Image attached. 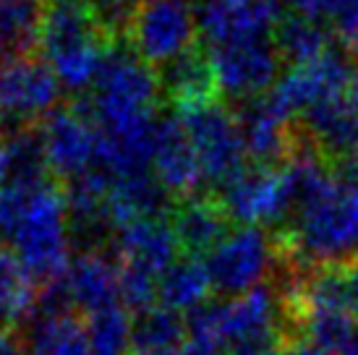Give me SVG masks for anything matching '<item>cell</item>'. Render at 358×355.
Returning a JSON list of instances; mask_svg holds the SVG:
<instances>
[{"mask_svg": "<svg viewBox=\"0 0 358 355\" xmlns=\"http://www.w3.org/2000/svg\"><path fill=\"white\" fill-rule=\"evenodd\" d=\"M0 326H3V324H0Z\"/></svg>", "mask_w": 358, "mask_h": 355, "instance_id": "36", "label": "cell"}, {"mask_svg": "<svg viewBox=\"0 0 358 355\" xmlns=\"http://www.w3.org/2000/svg\"><path fill=\"white\" fill-rule=\"evenodd\" d=\"M42 0H0V58L40 52Z\"/></svg>", "mask_w": 358, "mask_h": 355, "instance_id": "24", "label": "cell"}, {"mask_svg": "<svg viewBox=\"0 0 358 355\" xmlns=\"http://www.w3.org/2000/svg\"><path fill=\"white\" fill-rule=\"evenodd\" d=\"M282 355H335V353H329V350L314 345V342L299 340V342H290V345L285 347V353H282Z\"/></svg>", "mask_w": 358, "mask_h": 355, "instance_id": "33", "label": "cell"}, {"mask_svg": "<svg viewBox=\"0 0 358 355\" xmlns=\"http://www.w3.org/2000/svg\"><path fill=\"white\" fill-rule=\"evenodd\" d=\"M353 68L343 50H329L319 60L299 66L282 73V79L269 89L264 99L278 115L285 120L303 115L308 108H314L324 99L343 97V92L350 87Z\"/></svg>", "mask_w": 358, "mask_h": 355, "instance_id": "9", "label": "cell"}, {"mask_svg": "<svg viewBox=\"0 0 358 355\" xmlns=\"http://www.w3.org/2000/svg\"><path fill=\"white\" fill-rule=\"evenodd\" d=\"M199 34L209 48L267 40L282 21L280 0H201Z\"/></svg>", "mask_w": 358, "mask_h": 355, "instance_id": "11", "label": "cell"}, {"mask_svg": "<svg viewBox=\"0 0 358 355\" xmlns=\"http://www.w3.org/2000/svg\"><path fill=\"white\" fill-rule=\"evenodd\" d=\"M73 311L87 316L120 303V266L105 251L79 254L63 275Z\"/></svg>", "mask_w": 358, "mask_h": 355, "instance_id": "17", "label": "cell"}, {"mask_svg": "<svg viewBox=\"0 0 358 355\" xmlns=\"http://www.w3.org/2000/svg\"><path fill=\"white\" fill-rule=\"evenodd\" d=\"M327 19L332 21L340 42L350 52H358V0H332Z\"/></svg>", "mask_w": 358, "mask_h": 355, "instance_id": "29", "label": "cell"}, {"mask_svg": "<svg viewBox=\"0 0 358 355\" xmlns=\"http://www.w3.org/2000/svg\"><path fill=\"white\" fill-rule=\"evenodd\" d=\"M275 50L280 60L299 68V66H308L322 55H327L332 45H329V34L322 27V21H311L296 13V16H282V21L278 24Z\"/></svg>", "mask_w": 358, "mask_h": 355, "instance_id": "25", "label": "cell"}, {"mask_svg": "<svg viewBox=\"0 0 358 355\" xmlns=\"http://www.w3.org/2000/svg\"><path fill=\"white\" fill-rule=\"evenodd\" d=\"M230 217L215 196H191L178 201L170 212V227L178 248L189 259L209 256L228 238Z\"/></svg>", "mask_w": 358, "mask_h": 355, "instance_id": "18", "label": "cell"}, {"mask_svg": "<svg viewBox=\"0 0 358 355\" xmlns=\"http://www.w3.org/2000/svg\"><path fill=\"white\" fill-rule=\"evenodd\" d=\"M285 337L282 335H269V337H259V340H251V342H241V345H233L230 353L225 355H282L285 353Z\"/></svg>", "mask_w": 358, "mask_h": 355, "instance_id": "30", "label": "cell"}, {"mask_svg": "<svg viewBox=\"0 0 358 355\" xmlns=\"http://www.w3.org/2000/svg\"><path fill=\"white\" fill-rule=\"evenodd\" d=\"M296 129L329 165L358 159V110L348 99H324L308 108Z\"/></svg>", "mask_w": 358, "mask_h": 355, "instance_id": "14", "label": "cell"}, {"mask_svg": "<svg viewBox=\"0 0 358 355\" xmlns=\"http://www.w3.org/2000/svg\"><path fill=\"white\" fill-rule=\"evenodd\" d=\"M40 133L50 175L58 183H66L71 178L94 168L100 131L84 99L58 105L40 123Z\"/></svg>", "mask_w": 358, "mask_h": 355, "instance_id": "8", "label": "cell"}, {"mask_svg": "<svg viewBox=\"0 0 358 355\" xmlns=\"http://www.w3.org/2000/svg\"><path fill=\"white\" fill-rule=\"evenodd\" d=\"M155 300H157V277L131 266H120V306L129 314H141L155 308Z\"/></svg>", "mask_w": 358, "mask_h": 355, "instance_id": "28", "label": "cell"}, {"mask_svg": "<svg viewBox=\"0 0 358 355\" xmlns=\"http://www.w3.org/2000/svg\"><path fill=\"white\" fill-rule=\"evenodd\" d=\"M199 21L189 0H136L123 27V42L152 68H165L196 48Z\"/></svg>", "mask_w": 358, "mask_h": 355, "instance_id": "4", "label": "cell"}, {"mask_svg": "<svg viewBox=\"0 0 358 355\" xmlns=\"http://www.w3.org/2000/svg\"><path fill=\"white\" fill-rule=\"evenodd\" d=\"M236 120H238L246 157L257 168L285 165L299 147V129L269 108L264 97L243 102Z\"/></svg>", "mask_w": 358, "mask_h": 355, "instance_id": "15", "label": "cell"}, {"mask_svg": "<svg viewBox=\"0 0 358 355\" xmlns=\"http://www.w3.org/2000/svg\"><path fill=\"white\" fill-rule=\"evenodd\" d=\"M189 326L176 311L155 306L134 316L131 353L134 355H176L186 342Z\"/></svg>", "mask_w": 358, "mask_h": 355, "instance_id": "23", "label": "cell"}, {"mask_svg": "<svg viewBox=\"0 0 358 355\" xmlns=\"http://www.w3.org/2000/svg\"><path fill=\"white\" fill-rule=\"evenodd\" d=\"M176 355H225L222 347L215 345V342H207V340H196V337H189L183 347H180Z\"/></svg>", "mask_w": 358, "mask_h": 355, "instance_id": "32", "label": "cell"}, {"mask_svg": "<svg viewBox=\"0 0 358 355\" xmlns=\"http://www.w3.org/2000/svg\"><path fill=\"white\" fill-rule=\"evenodd\" d=\"M120 40L84 0H42L40 55L58 84L81 92L97 81L102 63Z\"/></svg>", "mask_w": 358, "mask_h": 355, "instance_id": "2", "label": "cell"}, {"mask_svg": "<svg viewBox=\"0 0 358 355\" xmlns=\"http://www.w3.org/2000/svg\"><path fill=\"white\" fill-rule=\"evenodd\" d=\"M225 215L238 225L264 227L285 225L290 217V198L282 170L278 168H243L215 194Z\"/></svg>", "mask_w": 358, "mask_h": 355, "instance_id": "10", "label": "cell"}, {"mask_svg": "<svg viewBox=\"0 0 358 355\" xmlns=\"http://www.w3.org/2000/svg\"><path fill=\"white\" fill-rule=\"evenodd\" d=\"M204 266L215 293L238 298L272 282L280 266L278 240L264 227L241 225L209 254Z\"/></svg>", "mask_w": 358, "mask_h": 355, "instance_id": "5", "label": "cell"}, {"mask_svg": "<svg viewBox=\"0 0 358 355\" xmlns=\"http://www.w3.org/2000/svg\"><path fill=\"white\" fill-rule=\"evenodd\" d=\"M348 102L358 110V71H353V79H350L348 87Z\"/></svg>", "mask_w": 358, "mask_h": 355, "instance_id": "34", "label": "cell"}, {"mask_svg": "<svg viewBox=\"0 0 358 355\" xmlns=\"http://www.w3.org/2000/svg\"><path fill=\"white\" fill-rule=\"evenodd\" d=\"M50 178L40 126L0 138V186H40Z\"/></svg>", "mask_w": 358, "mask_h": 355, "instance_id": "21", "label": "cell"}, {"mask_svg": "<svg viewBox=\"0 0 358 355\" xmlns=\"http://www.w3.org/2000/svg\"><path fill=\"white\" fill-rule=\"evenodd\" d=\"M13 251L0 248V324H24L34 311L37 290Z\"/></svg>", "mask_w": 358, "mask_h": 355, "instance_id": "26", "label": "cell"}, {"mask_svg": "<svg viewBox=\"0 0 358 355\" xmlns=\"http://www.w3.org/2000/svg\"><path fill=\"white\" fill-rule=\"evenodd\" d=\"M335 183L278 230L280 254L303 269L358 261V159L332 165Z\"/></svg>", "mask_w": 358, "mask_h": 355, "instance_id": "1", "label": "cell"}, {"mask_svg": "<svg viewBox=\"0 0 358 355\" xmlns=\"http://www.w3.org/2000/svg\"><path fill=\"white\" fill-rule=\"evenodd\" d=\"M159 89H162V99L176 113L217 102L220 87L209 50L196 45L194 50L168 63L159 71Z\"/></svg>", "mask_w": 358, "mask_h": 355, "instance_id": "19", "label": "cell"}, {"mask_svg": "<svg viewBox=\"0 0 358 355\" xmlns=\"http://www.w3.org/2000/svg\"><path fill=\"white\" fill-rule=\"evenodd\" d=\"M113 254L120 266H131L147 275H165L178 261V240L165 217L134 219L115 230Z\"/></svg>", "mask_w": 358, "mask_h": 355, "instance_id": "16", "label": "cell"}, {"mask_svg": "<svg viewBox=\"0 0 358 355\" xmlns=\"http://www.w3.org/2000/svg\"><path fill=\"white\" fill-rule=\"evenodd\" d=\"M90 355H92V353H90Z\"/></svg>", "mask_w": 358, "mask_h": 355, "instance_id": "37", "label": "cell"}, {"mask_svg": "<svg viewBox=\"0 0 358 355\" xmlns=\"http://www.w3.org/2000/svg\"><path fill=\"white\" fill-rule=\"evenodd\" d=\"M209 58L220 92L241 102L264 94L272 87V81L278 79L282 63L275 45H269L267 40L209 48Z\"/></svg>", "mask_w": 358, "mask_h": 355, "instance_id": "12", "label": "cell"}, {"mask_svg": "<svg viewBox=\"0 0 358 355\" xmlns=\"http://www.w3.org/2000/svg\"><path fill=\"white\" fill-rule=\"evenodd\" d=\"M0 355H27L21 335L10 326H0Z\"/></svg>", "mask_w": 358, "mask_h": 355, "instance_id": "31", "label": "cell"}, {"mask_svg": "<svg viewBox=\"0 0 358 355\" xmlns=\"http://www.w3.org/2000/svg\"><path fill=\"white\" fill-rule=\"evenodd\" d=\"M212 282L207 266L199 259H178L165 275L157 280V300L162 308L176 314H194L209 300Z\"/></svg>", "mask_w": 358, "mask_h": 355, "instance_id": "22", "label": "cell"}, {"mask_svg": "<svg viewBox=\"0 0 358 355\" xmlns=\"http://www.w3.org/2000/svg\"><path fill=\"white\" fill-rule=\"evenodd\" d=\"M37 287L60 280L69 269V209L63 186L55 178L34 188L21 209L16 225L3 238Z\"/></svg>", "mask_w": 358, "mask_h": 355, "instance_id": "3", "label": "cell"}, {"mask_svg": "<svg viewBox=\"0 0 358 355\" xmlns=\"http://www.w3.org/2000/svg\"><path fill=\"white\" fill-rule=\"evenodd\" d=\"M340 355H358V326H356V332H353V337L348 340V345L340 350Z\"/></svg>", "mask_w": 358, "mask_h": 355, "instance_id": "35", "label": "cell"}, {"mask_svg": "<svg viewBox=\"0 0 358 355\" xmlns=\"http://www.w3.org/2000/svg\"><path fill=\"white\" fill-rule=\"evenodd\" d=\"M19 335L27 355H90L87 324L76 314H31Z\"/></svg>", "mask_w": 358, "mask_h": 355, "instance_id": "20", "label": "cell"}, {"mask_svg": "<svg viewBox=\"0 0 358 355\" xmlns=\"http://www.w3.org/2000/svg\"><path fill=\"white\" fill-rule=\"evenodd\" d=\"M152 175L176 204L199 196V183L204 180L201 165L178 118H162L157 123Z\"/></svg>", "mask_w": 358, "mask_h": 355, "instance_id": "13", "label": "cell"}, {"mask_svg": "<svg viewBox=\"0 0 358 355\" xmlns=\"http://www.w3.org/2000/svg\"><path fill=\"white\" fill-rule=\"evenodd\" d=\"M60 84L42 55L0 58V129H37L58 108Z\"/></svg>", "mask_w": 358, "mask_h": 355, "instance_id": "6", "label": "cell"}, {"mask_svg": "<svg viewBox=\"0 0 358 355\" xmlns=\"http://www.w3.org/2000/svg\"><path fill=\"white\" fill-rule=\"evenodd\" d=\"M131 324L134 319L126 308L110 306L90 316L87 337L92 355H126L131 350Z\"/></svg>", "mask_w": 358, "mask_h": 355, "instance_id": "27", "label": "cell"}, {"mask_svg": "<svg viewBox=\"0 0 358 355\" xmlns=\"http://www.w3.org/2000/svg\"><path fill=\"white\" fill-rule=\"evenodd\" d=\"M180 126L186 129L194 152L199 157L201 175L204 180L215 183V188H222L230 178H236L246 168V149L238 131V120L230 115L228 108L220 102H209L201 108H191L183 113H176Z\"/></svg>", "mask_w": 358, "mask_h": 355, "instance_id": "7", "label": "cell"}]
</instances>
